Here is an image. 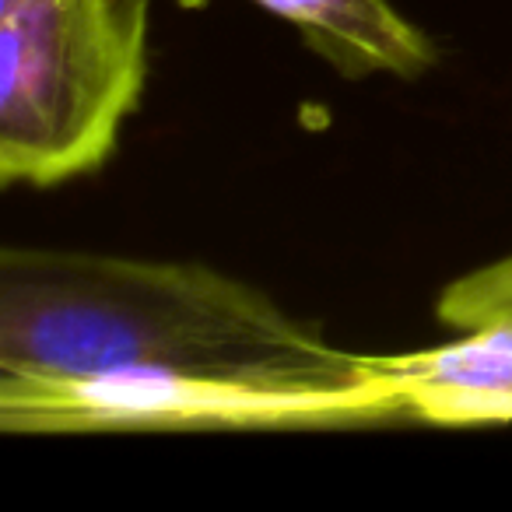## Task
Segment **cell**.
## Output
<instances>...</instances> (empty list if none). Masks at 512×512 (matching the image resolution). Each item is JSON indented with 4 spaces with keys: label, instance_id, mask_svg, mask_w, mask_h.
Here are the masks:
<instances>
[{
    "label": "cell",
    "instance_id": "6da1fadb",
    "mask_svg": "<svg viewBox=\"0 0 512 512\" xmlns=\"http://www.w3.org/2000/svg\"><path fill=\"white\" fill-rule=\"evenodd\" d=\"M0 369L176 372L281 390H362L365 358L260 288L183 260L0 249Z\"/></svg>",
    "mask_w": 512,
    "mask_h": 512
},
{
    "label": "cell",
    "instance_id": "7a4b0ae2",
    "mask_svg": "<svg viewBox=\"0 0 512 512\" xmlns=\"http://www.w3.org/2000/svg\"><path fill=\"white\" fill-rule=\"evenodd\" d=\"M144 85L148 0H0V183L99 172Z\"/></svg>",
    "mask_w": 512,
    "mask_h": 512
},
{
    "label": "cell",
    "instance_id": "3957f363",
    "mask_svg": "<svg viewBox=\"0 0 512 512\" xmlns=\"http://www.w3.org/2000/svg\"><path fill=\"white\" fill-rule=\"evenodd\" d=\"M404 418L386 383L362 390H281L176 372L36 376L0 369V428L46 432H249L337 428Z\"/></svg>",
    "mask_w": 512,
    "mask_h": 512
},
{
    "label": "cell",
    "instance_id": "277c9868",
    "mask_svg": "<svg viewBox=\"0 0 512 512\" xmlns=\"http://www.w3.org/2000/svg\"><path fill=\"white\" fill-rule=\"evenodd\" d=\"M362 358L369 376L397 393L407 418L446 428L509 425L512 320L484 323L428 351Z\"/></svg>",
    "mask_w": 512,
    "mask_h": 512
},
{
    "label": "cell",
    "instance_id": "5b68a950",
    "mask_svg": "<svg viewBox=\"0 0 512 512\" xmlns=\"http://www.w3.org/2000/svg\"><path fill=\"white\" fill-rule=\"evenodd\" d=\"M179 11H204L211 0H172ZM299 29L313 57L341 78L365 81L376 74L414 81L439 60L435 43L407 22L393 0H253Z\"/></svg>",
    "mask_w": 512,
    "mask_h": 512
},
{
    "label": "cell",
    "instance_id": "8992f818",
    "mask_svg": "<svg viewBox=\"0 0 512 512\" xmlns=\"http://www.w3.org/2000/svg\"><path fill=\"white\" fill-rule=\"evenodd\" d=\"M435 316L453 330L512 320V253L449 281L435 302Z\"/></svg>",
    "mask_w": 512,
    "mask_h": 512
}]
</instances>
